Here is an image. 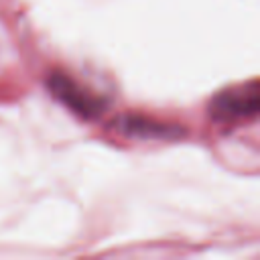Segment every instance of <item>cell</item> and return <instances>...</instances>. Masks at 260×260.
<instances>
[{
	"instance_id": "cell-2",
	"label": "cell",
	"mask_w": 260,
	"mask_h": 260,
	"mask_svg": "<svg viewBox=\"0 0 260 260\" xmlns=\"http://www.w3.org/2000/svg\"><path fill=\"white\" fill-rule=\"evenodd\" d=\"M47 87L51 89V93L65 104L69 110H73L79 116H95L102 110V102L95 93H91L87 87L75 83V79H71L69 75L55 71L47 77Z\"/></svg>"
},
{
	"instance_id": "cell-3",
	"label": "cell",
	"mask_w": 260,
	"mask_h": 260,
	"mask_svg": "<svg viewBox=\"0 0 260 260\" xmlns=\"http://www.w3.org/2000/svg\"><path fill=\"white\" fill-rule=\"evenodd\" d=\"M118 130L128 134V136H138V138H162V140H171V138H179L183 136V128L175 126V124H167V122H156L144 116H124L118 124Z\"/></svg>"
},
{
	"instance_id": "cell-1",
	"label": "cell",
	"mask_w": 260,
	"mask_h": 260,
	"mask_svg": "<svg viewBox=\"0 0 260 260\" xmlns=\"http://www.w3.org/2000/svg\"><path fill=\"white\" fill-rule=\"evenodd\" d=\"M260 110V87L258 81L228 87L219 91L209 104V116L221 122L254 118Z\"/></svg>"
}]
</instances>
